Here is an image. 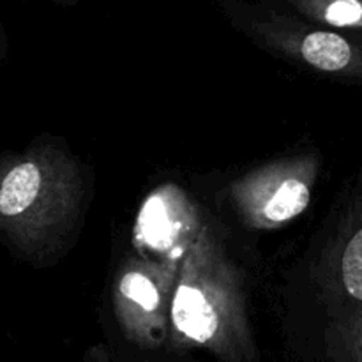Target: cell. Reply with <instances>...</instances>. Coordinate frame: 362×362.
<instances>
[{
  "mask_svg": "<svg viewBox=\"0 0 362 362\" xmlns=\"http://www.w3.org/2000/svg\"><path fill=\"white\" fill-rule=\"evenodd\" d=\"M173 322L187 338L205 343L218 331V317L200 290L180 285L173 299Z\"/></svg>",
  "mask_w": 362,
  "mask_h": 362,
  "instance_id": "cell-1",
  "label": "cell"
},
{
  "mask_svg": "<svg viewBox=\"0 0 362 362\" xmlns=\"http://www.w3.org/2000/svg\"><path fill=\"white\" fill-rule=\"evenodd\" d=\"M4 49V35H2V28H0V55H2Z\"/></svg>",
  "mask_w": 362,
  "mask_h": 362,
  "instance_id": "cell-7",
  "label": "cell"
},
{
  "mask_svg": "<svg viewBox=\"0 0 362 362\" xmlns=\"http://www.w3.org/2000/svg\"><path fill=\"white\" fill-rule=\"evenodd\" d=\"M341 272L350 296L362 300V228L352 237L343 253Z\"/></svg>",
  "mask_w": 362,
  "mask_h": 362,
  "instance_id": "cell-4",
  "label": "cell"
},
{
  "mask_svg": "<svg viewBox=\"0 0 362 362\" xmlns=\"http://www.w3.org/2000/svg\"><path fill=\"white\" fill-rule=\"evenodd\" d=\"M303 57L322 71H339L349 66L352 49L338 34L315 32L304 39Z\"/></svg>",
  "mask_w": 362,
  "mask_h": 362,
  "instance_id": "cell-2",
  "label": "cell"
},
{
  "mask_svg": "<svg viewBox=\"0 0 362 362\" xmlns=\"http://www.w3.org/2000/svg\"><path fill=\"white\" fill-rule=\"evenodd\" d=\"M308 204H310V191L306 184L299 180H286L265 205V216L274 223L288 221L299 216L308 207Z\"/></svg>",
  "mask_w": 362,
  "mask_h": 362,
  "instance_id": "cell-3",
  "label": "cell"
},
{
  "mask_svg": "<svg viewBox=\"0 0 362 362\" xmlns=\"http://www.w3.org/2000/svg\"><path fill=\"white\" fill-rule=\"evenodd\" d=\"M325 18L334 25H354L362 18V4L356 0L334 2L325 11Z\"/></svg>",
  "mask_w": 362,
  "mask_h": 362,
  "instance_id": "cell-6",
  "label": "cell"
},
{
  "mask_svg": "<svg viewBox=\"0 0 362 362\" xmlns=\"http://www.w3.org/2000/svg\"><path fill=\"white\" fill-rule=\"evenodd\" d=\"M120 290H122L124 296L140 304L145 311H154L158 308V290L152 285L151 279L145 278L140 272H129V274L124 276Z\"/></svg>",
  "mask_w": 362,
  "mask_h": 362,
  "instance_id": "cell-5",
  "label": "cell"
}]
</instances>
